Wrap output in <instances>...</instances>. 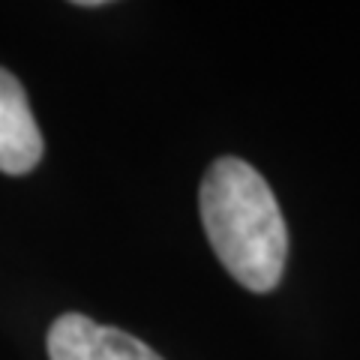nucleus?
I'll return each mask as SVG.
<instances>
[{
    "mask_svg": "<svg viewBox=\"0 0 360 360\" xmlns=\"http://www.w3.org/2000/svg\"><path fill=\"white\" fill-rule=\"evenodd\" d=\"M198 210L213 255L246 291L267 295L283 283L288 225L255 165L238 156L213 160L198 189Z\"/></svg>",
    "mask_w": 360,
    "mask_h": 360,
    "instance_id": "nucleus-1",
    "label": "nucleus"
},
{
    "mask_svg": "<svg viewBox=\"0 0 360 360\" xmlns=\"http://www.w3.org/2000/svg\"><path fill=\"white\" fill-rule=\"evenodd\" d=\"M49 360H162L148 342L82 312H66L49 328Z\"/></svg>",
    "mask_w": 360,
    "mask_h": 360,
    "instance_id": "nucleus-2",
    "label": "nucleus"
},
{
    "mask_svg": "<svg viewBox=\"0 0 360 360\" xmlns=\"http://www.w3.org/2000/svg\"><path fill=\"white\" fill-rule=\"evenodd\" d=\"M42 132L18 78L0 66V172L30 174L42 160Z\"/></svg>",
    "mask_w": 360,
    "mask_h": 360,
    "instance_id": "nucleus-3",
    "label": "nucleus"
}]
</instances>
